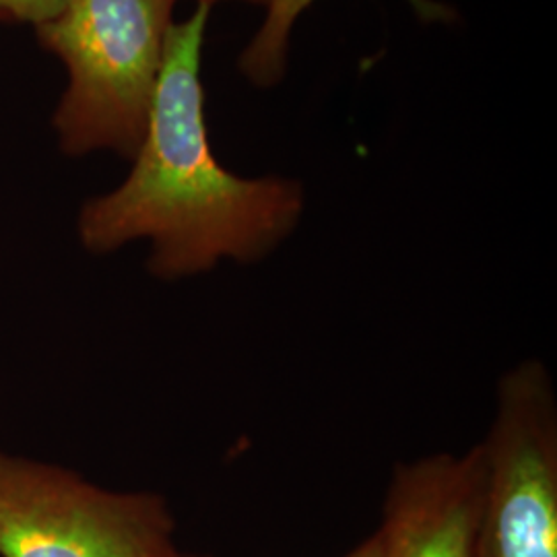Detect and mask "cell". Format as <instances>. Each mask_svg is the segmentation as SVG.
<instances>
[{"mask_svg": "<svg viewBox=\"0 0 557 557\" xmlns=\"http://www.w3.org/2000/svg\"><path fill=\"white\" fill-rule=\"evenodd\" d=\"M215 2H223V0H197V4H209V7H213ZM244 2H252V4H267V0H244Z\"/></svg>", "mask_w": 557, "mask_h": 557, "instance_id": "9", "label": "cell"}, {"mask_svg": "<svg viewBox=\"0 0 557 557\" xmlns=\"http://www.w3.org/2000/svg\"><path fill=\"white\" fill-rule=\"evenodd\" d=\"M343 557H380V537L379 533L370 535L366 541H361L358 547H354L349 554Z\"/></svg>", "mask_w": 557, "mask_h": 557, "instance_id": "8", "label": "cell"}, {"mask_svg": "<svg viewBox=\"0 0 557 557\" xmlns=\"http://www.w3.org/2000/svg\"><path fill=\"white\" fill-rule=\"evenodd\" d=\"M66 0H0V20L44 23L57 17Z\"/></svg>", "mask_w": 557, "mask_h": 557, "instance_id": "7", "label": "cell"}, {"mask_svg": "<svg viewBox=\"0 0 557 557\" xmlns=\"http://www.w3.org/2000/svg\"><path fill=\"white\" fill-rule=\"evenodd\" d=\"M168 499L0 450V557H182Z\"/></svg>", "mask_w": 557, "mask_h": 557, "instance_id": "3", "label": "cell"}, {"mask_svg": "<svg viewBox=\"0 0 557 557\" xmlns=\"http://www.w3.org/2000/svg\"><path fill=\"white\" fill-rule=\"evenodd\" d=\"M209 4L172 23L145 137L114 190L81 207L77 234L91 255L149 242L147 271L161 281L197 277L221 262L257 264L298 230L299 180L244 178L215 158L200 79Z\"/></svg>", "mask_w": 557, "mask_h": 557, "instance_id": "1", "label": "cell"}, {"mask_svg": "<svg viewBox=\"0 0 557 557\" xmlns=\"http://www.w3.org/2000/svg\"><path fill=\"white\" fill-rule=\"evenodd\" d=\"M182 557H186V556H182Z\"/></svg>", "mask_w": 557, "mask_h": 557, "instance_id": "10", "label": "cell"}, {"mask_svg": "<svg viewBox=\"0 0 557 557\" xmlns=\"http://www.w3.org/2000/svg\"><path fill=\"white\" fill-rule=\"evenodd\" d=\"M317 0H267V15L252 41L239 57V71L260 89L278 85L287 73L289 40L294 25ZM425 23H448L455 11L438 0H405Z\"/></svg>", "mask_w": 557, "mask_h": 557, "instance_id": "6", "label": "cell"}, {"mask_svg": "<svg viewBox=\"0 0 557 557\" xmlns=\"http://www.w3.org/2000/svg\"><path fill=\"white\" fill-rule=\"evenodd\" d=\"M479 446L478 557H557V391L545 361L527 358L504 370Z\"/></svg>", "mask_w": 557, "mask_h": 557, "instance_id": "4", "label": "cell"}, {"mask_svg": "<svg viewBox=\"0 0 557 557\" xmlns=\"http://www.w3.org/2000/svg\"><path fill=\"white\" fill-rule=\"evenodd\" d=\"M483 483L479 444L397 462L376 531L380 557H478Z\"/></svg>", "mask_w": 557, "mask_h": 557, "instance_id": "5", "label": "cell"}, {"mask_svg": "<svg viewBox=\"0 0 557 557\" xmlns=\"http://www.w3.org/2000/svg\"><path fill=\"white\" fill-rule=\"evenodd\" d=\"M176 0H66L36 25L69 85L54 112L66 156L114 151L133 160L145 137Z\"/></svg>", "mask_w": 557, "mask_h": 557, "instance_id": "2", "label": "cell"}]
</instances>
